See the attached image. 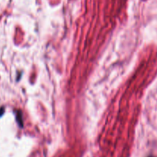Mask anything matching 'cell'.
<instances>
[{"mask_svg":"<svg viewBox=\"0 0 157 157\" xmlns=\"http://www.w3.org/2000/svg\"><path fill=\"white\" fill-rule=\"evenodd\" d=\"M149 157H154V156H149Z\"/></svg>","mask_w":157,"mask_h":157,"instance_id":"1","label":"cell"}]
</instances>
